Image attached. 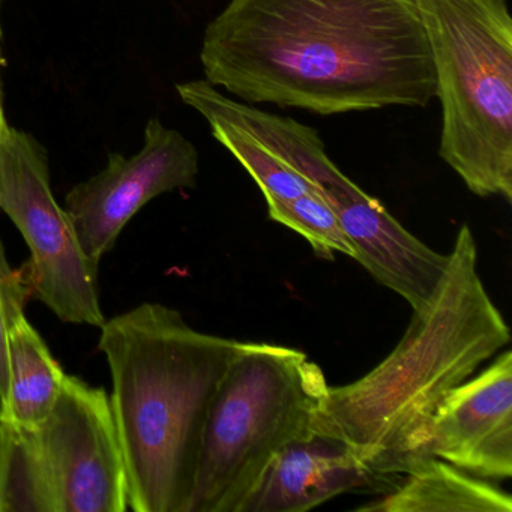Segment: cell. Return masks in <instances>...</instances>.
<instances>
[{"mask_svg": "<svg viewBox=\"0 0 512 512\" xmlns=\"http://www.w3.org/2000/svg\"><path fill=\"white\" fill-rule=\"evenodd\" d=\"M200 62L236 100L320 116L425 109L436 91L413 0H229Z\"/></svg>", "mask_w": 512, "mask_h": 512, "instance_id": "1", "label": "cell"}, {"mask_svg": "<svg viewBox=\"0 0 512 512\" xmlns=\"http://www.w3.org/2000/svg\"><path fill=\"white\" fill-rule=\"evenodd\" d=\"M100 331L128 506L188 512L209 406L245 341L197 331L158 302L106 319Z\"/></svg>", "mask_w": 512, "mask_h": 512, "instance_id": "2", "label": "cell"}, {"mask_svg": "<svg viewBox=\"0 0 512 512\" xmlns=\"http://www.w3.org/2000/svg\"><path fill=\"white\" fill-rule=\"evenodd\" d=\"M511 341L502 313L478 272L467 224L458 230L445 274L395 349L355 382L329 386L313 431L346 445L374 475L455 386L478 373Z\"/></svg>", "mask_w": 512, "mask_h": 512, "instance_id": "3", "label": "cell"}, {"mask_svg": "<svg viewBox=\"0 0 512 512\" xmlns=\"http://www.w3.org/2000/svg\"><path fill=\"white\" fill-rule=\"evenodd\" d=\"M442 110L439 157L470 193L512 202L508 0H413Z\"/></svg>", "mask_w": 512, "mask_h": 512, "instance_id": "4", "label": "cell"}, {"mask_svg": "<svg viewBox=\"0 0 512 512\" xmlns=\"http://www.w3.org/2000/svg\"><path fill=\"white\" fill-rule=\"evenodd\" d=\"M328 389L307 353L245 343L209 406L188 512H238L275 454L314 434Z\"/></svg>", "mask_w": 512, "mask_h": 512, "instance_id": "5", "label": "cell"}, {"mask_svg": "<svg viewBox=\"0 0 512 512\" xmlns=\"http://www.w3.org/2000/svg\"><path fill=\"white\" fill-rule=\"evenodd\" d=\"M0 211L31 250L22 271L32 298L59 320L101 328L98 266L83 251L70 215L50 181L46 148L32 134L8 127L0 140Z\"/></svg>", "mask_w": 512, "mask_h": 512, "instance_id": "6", "label": "cell"}, {"mask_svg": "<svg viewBox=\"0 0 512 512\" xmlns=\"http://www.w3.org/2000/svg\"><path fill=\"white\" fill-rule=\"evenodd\" d=\"M58 512H124L128 479L110 397L65 376L46 421L35 428Z\"/></svg>", "mask_w": 512, "mask_h": 512, "instance_id": "7", "label": "cell"}, {"mask_svg": "<svg viewBox=\"0 0 512 512\" xmlns=\"http://www.w3.org/2000/svg\"><path fill=\"white\" fill-rule=\"evenodd\" d=\"M424 458H439L490 481L512 476V352L448 392L392 458L388 475H403Z\"/></svg>", "mask_w": 512, "mask_h": 512, "instance_id": "8", "label": "cell"}, {"mask_svg": "<svg viewBox=\"0 0 512 512\" xmlns=\"http://www.w3.org/2000/svg\"><path fill=\"white\" fill-rule=\"evenodd\" d=\"M199 172L196 146L160 119H151L136 155L110 154L106 167L76 185L65 199V211L88 259L100 266L143 206L161 194L196 187Z\"/></svg>", "mask_w": 512, "mask_h": 512, "instance_id": "9", "label": "cell"}, {"mask_svg": "<svg viewBox=\"0 0 512 512\" xmlns=\"http://www.w3.org/2000/svg\"><path fill=\"white\" fill-rule=\"evenodd\" d=\"M308 182L337 215L361 263L382 286L394 290L421 310L436 292L448 265V254L437 253L409 232L376 197H371L340 172L332 160L311 173Z\"/></svg>", "mask_w": 512, "mask_h": 512, "instance_id": "10", "label": "cell"}, {"mask_svg": "<svg viewBox=\"0 0 512 512\" xmlns=\"http://www.w3.org/2000/svg\"><path fill=\"white\" fill-rule=\"evenodd\" d=\"M376 478L346 445L314 433L275 454L238 512H307Z\"/></svg>", "mask_w": 512, "mask_h": 512, "instance_id": "11", "label": "cell"}, {"mask_svg": "<svg viewBox=\"0 0 512 512\" xmlns=\"http://www.w3.org/2000/svg\"><path fill=\"white\" fill-rule=\"evenodd\" d=\"M394 490L355 508L359 512H511L512 497L496 481L439 458L413 464Z\"/></svg>", "mask_w": 512, "mask_h": 512, "instance_id": "12", "label": "cell"}, {"mask_svg": "<svg viewBox=\"0 0 512 512\" xmlns=\"http://www.w3.org/2000/svg\"><path fill=\"white\" fill-rule=\"evenodd\" d=\"M67 374L26 316L8 335V395L0 419L19 427H40L58 401Z\"/></svg>", "mask_w": 512, "mask_h": 512, "instance_id": "13", "label": "cell"}, {"mask_svg": "<svg viewBox=\"0 0 512 512\" xmlns=\"http://www.w3.org/2000/svg\"><path fill=\"white\" fill-rule=\"evenodd\" d=\"M0 512H58L37 434L0 419Z\"/></svg>", "mask_w": 512, "mask_h": 512, "instance_id": "14", "label": "cell"}, {"mask_svg": "<svg viewBox=\"0 0 512 512\" xmlns=\"http://www.w3.org/2000/svg\"><path fill=\"white\" fill-rule=\"evenodd\" d=\"M211 128L212 136L221 143L248 175L266 199H295L307 193H317L310 182L305 181L292 167L269 151L259 140L254 139L238 125L217 115H203Z\"/></svg>", "mask_w": 512, "mask_h": 512, "instance_id": "15", "label": "cell"}, {"mask_svg": "<svg viewBox=\"0 0 512 512\" xmlns=\"http://www.w3.org/2000/svg\"><path fill=\"white\" fill-rule=\"evenodd\" d=\"M269 220L295 230L310 242L323 259L346 254L355 259V250L344 233L337 215L320 194L307 193L295 199H266Z\"/></svg>", "mask_w": 512, "mask_h": 512, "instance_id": "16", "label": "cell"}, {"mask_svg": "<svg viewBox=\"0 0 512 512\" xmlns=\"http://www.w3.org/2000/svg\"><path fill=\"white\" fill-rule=\"evenodd\" d=\"M29 298H32L31 289L22 269L10 265L0 242V404L8 395V335L11 328L26 316Z\"/></svg>", "mask_w": 512, "mask_h": 512, "instance_id": "17", "label": "cell"}, {"mask_svg": "<svg viewBox=\"0 0 512 512\" xmlns=\"http://www.w3.org/2000/svg\"><path fill=\"white\" fill-rule=\"evenodd\" d=\"M8 127H10V125H8L7 116H5L4 100H2V86H0V140H2L4 134L7 133Z\"/></svg>", "mask_w": 512, "mask_h": 512, "instance_id": "18", "label": "cell"}, {"mask_svg": "<svg viewBox=\"0 0 512 512\" xmlns=\"http://www.w3.org/2000/svg\"><path fill=\"white\" fill-rule=\"evenodd\" d=\"M0 4H2V0H0ZM0 38H2V31H0Z\"/></svg>", "mask_w": 512, "mask_h": 512, "instance_id": "19", "label": "cell"}]
</instances>
